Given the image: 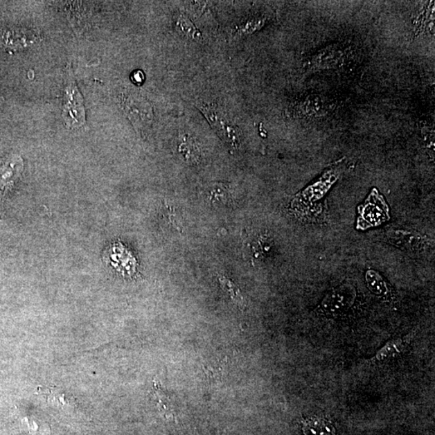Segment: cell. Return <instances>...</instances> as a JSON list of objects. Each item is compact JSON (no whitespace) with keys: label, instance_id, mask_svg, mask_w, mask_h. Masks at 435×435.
<instances>
[{"label":"cell","instance_id":"5bb4252c","mask_svg":"<svg viewBox=\"0 0 435 435\" xmlns=\"http://www.w3.org/2000/svg\"><path fill=\"white\" fill-rule=\"evenodd\" d=\"M177 27L180 28V30L188 37L197 39V41L202 39L201 33L197 30L195 24L186 17L179 16V19H177Z\"/></svg>","mask_w":435,"mask_h":435},{"label":"cell","instance_id":"4fadbf2b","mask_svg":"<svg viewBox=\"0 0 435 435\" xmlns=\"http://www.w3.org/2000/svg\"><path fill=\"white\" fill-rule=\"evenodd\" d=\"M434 3L429 2L426 4L423 11L420 12L415 19L414 26L416 30L420 32H432L434 29Z\"/></svg>","mask_w":435,"mask_h":435},{"label":"cell","instance_id":"277c9868","mask_svg":"<svg viewBox=\"0 0 435 435\" xmlns=\"http://www.w3.org/2000/svg\"><path fill=\"white\" fill-rule=\"evenodd\" d=\"M388 243L407 251H419L426 248V237L417 231L407 229H389L385 233Z\"/></svg>","mask_w":435,"mask_h":435},{"label":"cell","instance_id":"7a4b0ae2","mask_svg":"<svg viewBox=\"0 0 435 435\" xmlns=\"http://www.w3.org/2000/svg\"><path fill=\"white\" fill-rule=\"evenodd\" d=\"M68 81L62 117L69 127H81L85 123L86 120L82 97L73 79H69Z\"/></svg>","mask_w":435,"mask_h":435},{"label":"cell","instance_id":"ba28073f","mask_svg":"<svg viewBox=\"0 0 435 435\" xmlns=\"http://www.w3.org/2000/svg\"><path fill=\"white\" fill-rule=\"evenodd\" d=\"M128 115L135 125L145 127L152 121V109L148 102L141 97H130L125 102Z\"/></svg>","mask_w":435,"mask_h":435},{"label":"cell","instance_id":"9a60e30c","mask_svg":"<svg viewBox=\"0 0 435 435\" xmlns=\"http://www.w3.org/2000/svg\"><path fill=\"white\" fill-rule=\"evenodd\" d=\"M154 395L160 409L164 410L165 414H171L172 409L171 400L170 397L163 391L161 387H158L156 382L154 384Z\"/></svg>","mask_w":435,"mask_h":435},{"label":"cell","instance_id":"30bf717a","mask_svg":"<svg viewBox=\"0 0 435 435\" xmlns=\"http://www.w3.org/2000/svg\"><path fill=\"white\" fill-rule=\"evenodd\" d=\"M303 432L305 435H336V429L328 419L313 417L303 422Z\"/></svg>","mask_w":435,"mask_h":435},{"label":"cell","instance_id":"8fae6325","mask_svg":"<svg viewBox=\"0 0 435 435\" xmlns=\"http://www.w3.org/2000/svg\"><path fill=\"white\" fill-rule=\"evenodd\" d=\"M380 200H377V204H372L369 201V204H366L364 207L362 215H360V218H365L368 221V227L375 226L388 219V211H380V210L388 209V207L384 204H379Z\"/></svg>","mask_w":435,"mask_h":435},{"label":"cell","instance_id":"3957f363","mask_svg":"<svg viewBox=\"0 0 435 435\" xmlns=\"http://www.w3.org/2000/svg\"><path fill=\"white\" fill-rule=\"evenodd\" d=\"M355 290L350 284H344L326 294L321 304L324 312L336 314L348 310L354 303Z\"/></svg>","mask_w":435,"mask_h":435},{"label":"cell","instance_id":"7c38bea8","mask_svg":"<svg viewBox=\"0 0 435 435\" xmlns=\"http://www.w3.org/2000/svg\"><path fill=\"white\" fill-rule=\"evenodd\" d=\"M368 287L375 295L387 296L391 294L389 284L377 271L369 270L365 275Z\"/></svg>","mask_w":435,"mask_h":435},{"label":"cell","instance_id":"8992f818","mask_svg":"<svg viewBox=\"0 0 435 435\" xmlns=\"http://www.w3.org/2000/svg\"><path fill=\"white\" fill-rule=\"evenodd\" d=\"M330 105L323 98L319 96H310L296 105L294 112L299 118H314L328 115Z\"/></svg>","mask_w":435,"mask_h":435},{"label":"cell","instance_id":"e0dca14e","mask_svg":"<svg viewBox=\"0 0 435 435\" xmlns=\"http://www.w3.org/2000/svg\"><path fill=\"white\" fill-rule=\"evenodd\" d=\"M133 79H134L135 82L140 83L144 80V76H143L141 71H137L134 73V76H133Z\"/></svg>","mask_w":435,"mask_h":435},{"label":"cell","instance_id":"9c48e42d","mask_svg":"<svg viewBox=\"0 0 435 435\" xmlns=\"http://www.w3.org/2000/svg\"><path fill=\"white\" fill-rule=\"evenodd\" d=\"M415 331L403 336L402 338H397L389 341V342L380 348L375 357L372 359L375 362H384L387 360L397 357L407 350L408 346L416 335Z\"/></svg>","mask_w":435,"mask_h":435},{"label":"cell","instance_id":"6da1fadb","mask_svg":"<svg viewBox=\"0 0 435 435\" xmlns=\"http://www.w3.org/2000/svg\"><path fill=\"white\" fill-rule=\"evenodd\" d=\"M344 169V163L340 161L339 164H336L326 170L317 181L295 197L292 202V209L299 212L308 202L310 204H313L314 202L322 199L331 186L339 179Z\"/></svg>","mask_w":435,"mask_h":435},{"label":"cell","instance_id":"52a82bcc","mask_svg":"<svg viewBox=\"0 0 435 435\" xmlns=\"http://www.w3.org/2000/svg\"><path fill=\"white\" fill-rule=\"evenodd\" d=\"M24 170L22 158L13 156L0 169V197H3L21 177Z\"/></svg>","mask_w":435,"mask_h":435},{"label":"cell","instance_id":"2e32d148","mask_svg":"<svg viewBox=\"0 0 435 435\" xmlns=\"http://www.w3.org/2000/svg\"><path fill=\"white\" fill-rule=\"evenodd\" d=\"M220 283L222 287L225 288V290L229 292L232 300L236 301L238 305L243 304V299H242L240 291L233 283L225 278L220 279Z\"/></svg>","mask_w":435,"mask_h":435},{"label":"cell","instance_id":"5b68a950","mask_svg":"<svg viewBox=\"0 0 435 435\" xmlns=\"http://www.w3.org/2000/svg\"><path fill=\"white\" fill-rule=\"evenodd\" d=\"M344 51L337 44H330L311 57L308 62V71L329 70L339 65L343 62Z\"/></svg>","mask_w":435,"mask_h":435}]
</instances>
